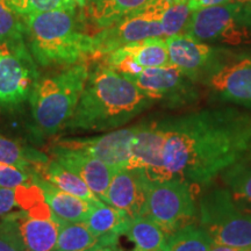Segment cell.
I'll list each match as a JSON object with an SVG mask.
<instances>
[{"label":"cell","instance_id":"1","mask_svg":"<svg viewBox=\"0 0 251 251\" xmlns=\"http://www.w3.org/2000/svg\"><path fill=\"white\" fill-rule=\"evenodd\" d=\"M165 179L208 185L228 168L251 161V113L208 108L162 120Z\"/></svg>","mask_w":251,"mask_h":251},{"label":"cell","instance_id":"2","mask_svg":"<svg viewBox=\"0 0 251 251\" xmlns=\"http://www.w3.org/2000/svg\"><path fill=\"white\" fill-rule=\"evenodd\" d=\"M153 102L129 78L106 64L98 65L89 72L77 107L64 127L86 131L117 129Z\"/></svg>","mask_w":251,"mask_h":251},{"label":"cell","instance_id":"3","mask_svg":"<svg viewBox=\"0 0 251 251\" xmlns=\"http://www.w3.org/2000/svg\"><path fill=\"white\" fill-rule=\"evenodd\" d=\"M29 51L39 64L70 65L93 54V37L78 27L75 13L64 9L24 17Z\"/></svg>","mask_w":251,"mask_h":251},{"label":"cell","instance_id":"4","mask_svg":"<svg viewBox=\"0 0 251 251\" xmlns=\"http://www.w3.org/2000/svg\"><path fill=\"white\" fill-rule=\"evenodd\" d=\"M89 72V65L80 61L37 80L29 101L34 122L41 133L54 135L67 125L77 107Z\"/></svg>","mask_w":251,"mask_h":251},{"label":"cell","instance_id":"5","mask_svg":"<svg viewBox=\"0 0 251 251\" xmlns=\"http://www.w3.org/2000/svg\"><path fill=\"white\" fill-rule=\"evenodd\" d=\"M198 219L215 244L251 248V209L238 202L227 187L212 188L202 194Z\"/></svg>","mask_w":251,"mask_h":251},{"label":"cell","instance_id":"6","mask_svg":"<svg viewBox=\"0 0 251 251\" xmlns=\"http://www.w3.org/2000/svg\"><path fill=\"white\" fill-rule=\"evenodd\" d=\"M184 34L206 43L241 46L251 42V9L236 2L192 12Z\"/></svg>","mask_w":251,"mask_h":251},{"label":"cell","instance_id":"7","mask_svg":"<svg viewBox=\"0 0 251 251\" xmlns=\"http://www.w3.org/2000/svg\"><path fill=\"white\" fill-rule=\"evenodd\" d=\"M144 216L168 235L196 224L198 207L191 184L177 179L150 181Z\"/></svg>","mask_w":251,"mask_h":251},{"label":"cell","instance_id":"8","mask_svg":"<svg viewBox=\"0 0 251 251\" xmlns=\"http://www.w3.org/2000/svg\"><path fill=\"white\" fill-rule=\"evenodd\" d=\"M172 0H151L146 7L128 14L93 35L92 56H106L121 47L162 37V18Z\"/></svg>","mask_w":251,"mask_h":251},{"label":"cell","instance_id":"9","mask_svg":"<svg viewBox=\"0 0 251 251\" xmlns=\"http://www.w3.org/2000/svg\"><path fill=\"white\" fill-rule=\"evenodd\" d=\"M170 64L183 72L194 83L207 84L228 63L243 55L231 50L214 47L184 33L165 39Z\"/></svg>","mask_w":251,"mask_h":251},{"label":"cell","instance_id":"10","mask_svg":"<svg viewBox=\"0 0 251 251\" xmlns=\"http://www.w3.org/2000/svg\"><path fill=\"white\" fill-rule=\"evenodd\" d=\"M153 101L169 108L193 105L199 99L196 83L174 65L143 69L134 76H126Z\"/></svg>","mask_w":251,"mask_h":251},{"label":"cell","instance_id":"11","mask_svg":"<svg viewBox=\"0 0 251 251\" xmlns=\"http://www.w3.org/2000/svg\"><path fill=\"white\" fill-rule=\"evenodd\" d=\"M39 79L36 61L26 43L8 46L0 58V107H12L29 99Z\"/></svg>","mask_w":251,"mask_h":251},{"label":"cell","instance_id":"12","mask_svg":"<svg viewBox=\"0 0 251 251\" xmlns=\"http://www.w3.org/2000/svg\"><path fill=\"white\" fill-rule=\"evenodd\" d=\"M136 129L137 125L93 137L64 139L58 141L56 146L85 153L115 169L127 168Z\"/></svg>","mask_w":251,"mask_h":251},{"label":"cell","instance_id":"13","mask_svg":"<svg viewBox=\"0 0 251 251\" xmlns=\"http://www.w3.org/2000/svg\"><path fill=\"white\" fill-rule=\"evenodd\" d=\"M164 139L162 120L137 125L130 161L126 169H141L150 181L166 180L163 166Z\"/></svg>","mask_w":251,"mask_h":251},{"label":"cell","instance_id":"14","mask_svg":"<svg viewBox=\"0 0 251 251\" xmlns=\"http://www.w3.org/2000/svg\"><path fill=\"white\" fill-rule=\"evenodd\" d=\"M150 180L141 169H117L103 202L125 212L129 218L144 216Z\"/></svg>","mask_w":251,"mask_h":251},{"label":"cell","instance_id":"15","mask_svg":"<svg viewBox=\"0 0 251 251\" xmlns=\"http://www.w3.org/2000/svg\"><path fill=\"white\" fill-rule=\"evenodd\" d=\"M222 101L251 109V57L241 56L215 74L206 84Z\"/></svg>","mask_w":251,"mask_h":251},{"label":"cell","instance_id":"16","mask_svg":"<svg viewBox=\"0 0 251 251\" xmlns=\"http://www.w3.org/2000/svg\"><path fill=\"white\" fill-rule=\"evenodd\" d=\"M52 153L55 161L79 176L91 191L103 201L117 169L94 157L58 146H55Z\"/></svg>","mask_w":251,"mask_h":251},{"label":"cell","instance_id":"17","mask_svg":"<svg viewBox=\"0 0 251 251\" xmlns=\"http://www.w3.org/2000/svg\"><path fill=\"white\" fill-rule=\"evenodd\" d=\"M17 221L25 251H55L59 227L51 213H29L27 211L12 214Z\"/></svg>","mask_w":251,"mask_h":251},{"label":"cell","instance_id":"18","mask_svg":"<svg viewBox=\"0 0 251 251\" xmlns=\"http://www.w3.org/2000/svg\"><path fill=\"white\" fill-rule=\"evenodd\" d=\"M34 184H36L42 191L43 199L48 205L50 213L61 224L63 222H85L94 206L102 202L92 203L64 192L35 172H34Z\"/></svg>","mask_w":251,"mask_h":251},{"label":"cell","instance_id":"19","mask_svg":"<svg viewBox=\"0 0 251 251\" xmlns=\"http://www.w3.org/2000/svg\"><path fill=\"white\" fill-rule=\"evenodd\" d=\"M129 220L130 218L125 212L102 201L94 206L87 216L85 225L98 238L100 247L115 249L119 238L127 230Z\"/></svg>","mask_w":251,"mask_h":251},{"label":"cell","instance_id":"20","mask_svg":"<svg viewBox=\"0 0 251 251\" xmlns=\"http://www.w3.org/2000/svg\"><path fill=\"white\" fill-rule=\"evenodd\" d=\"M151 0H87L86 14L100 29L107 28L128 14L146 7Z\"/></svg>","mask_w":251,"mask_h":251},{"label":"cell","instance_id":"21","mask_svg":"<svg viewBox=\"0 0 251 251\" xmlns=\"http://www.w3.org/2000/svg\"><path fill=\"white\" fill-rule=\"evenodd\" d=\"M59 190L92 203L101 201L79 176L63 166L57 161H49L36 172Z\"/></svg>","mask_w":251,"mask_h":251},{"label":"cell","instance_id":"22","mask_svg":"<svg viewBox=\"0 0 251 251\" xmlns=\"http://www.w3.org/2000/svg\"><path fill=\"white\" fill-rule=\"evenodd\" d=\"M134 244V251H164L168 234L147 216L131 218L125 233Z\"/></svg>","mask_w":251,"mask_h":251},{"label":"cell","instance_id":"23","mask_svg":"<svg viewBox=\"0 0 251 251\" xmlns=\"http://www.w3.org/2000/svg\"><path fill=\"white\" fill-rule=\"evenodd\" d=\"M122 54L133 58L141 68H163L170 64V56L165 39L152 37L121 47Z\"/></svg>","mask_w":251,"mask_h":251},{"label":"cell","instance_id":"24","mask_svg":"<svg viewBox=\"0 0 251 251\" xmlns=\"http://www.w3.org/2000/svg\"><path fill=\"white\" fill-rule=\"evenodd\" d=\"M100 247L85 222H63L55 251H89Z\"/></svg>","mask_w":251,"mask_h":251},{"label":"cell","instance_id":"25","mask_svg":"<svg viewBox=\"0 0 251 251\" xmlns=\"http://www.w3.org/2000/svg\"><path fill=\"white\" fill-rule=\"evenodd\" d=\"M0 162L30 171L34 165L37 172L48 163V157L33 149H26L14 141L0 135Z\"/></svg>","mask_w":251,"mask_h":251},{"label":"cell","instance_id":"26","mask_svg":"<svg viewBox=\"0 0 251 251\" xmlns=\"http://www.w3.org/2000/svg\"><path fill=\"white\" fill-rule=\"evenodd\" d=\"M214 242L200 226H186L168 235L164 251H209Z\"/></svg>","mask_w":251,"mask_h":251},{"label":"cell","instance_id":"27","mask_svg":"<svg viewBox=\"0 0 251 251\" xmlns=\"http://www.w3.org/2000/svg\"><path fill=\"white\" fill-rule=\"evenodd\" d=\"M220 177L238 202L251 206V161L230 166Z\"/></svg>","mask_w":251,"mask_h":251},{"label":"cell","instance_id":"28","mask_svg":"<svg viewBox=\"0 0 251 251\" xmlns=\"http://www.w3.org/2000/svg\"><path fill=\"white\" fill-rule=\"evenodd\" d=\"M24 18L15 13L6 0H0V45L14 46L25 42Z\"/></svg>","mask_w":251,"mask_h":251},{"label":"cell","instance_id":"29","mask_svg":"<svg viewBox=\"0 0 251 251\" xmlns=\"http://www.w3.org/2000/svg\"><path fill=\"white\" fill-rule=\"evenodd\" d=\"M6 1L15 13L23 18L29 14L54 11V9H64L75 13L77 6L75 0H6Z\"/></svg>","mask_w":251,"mask_h":251},{"label":"cell","instance_id":"30","mask_svg":"<svg viewBox=\"0 0 251 251\" xmlns=\"http://www.w3.org/2000/svg\"><path fill=\"white\" fill-rule=\"evenodd\" d=\"M31 185V184H30ZM27 186H21L18 188H6L0 187V216L11 214L15 208H23L24 211H34L33 207L36 206L39 202V198L41 190L37 192L35 196L31 197L30 199H25V194H26Z\"/></svg>","mask_w":251,"mask_h":251},{"label":"cell","instance_id":"31","mask_svg":"<svg viewBox=\"0 0 251 251\" xmlns=\"http://www.w3.org/2000/svg\"><path fill=\"white\" fill-rule=\"evenodd\" d=\"M191 14H192V11L187 4L172 1L162 18L163 39H168L176 34L183 33Z\"/></svg>","mask_w":251,"mask_h":251},{"label":"cell","instance_id":"32","mask_svg":"<svg viewBox=\"0 0 251 251\" xmlns=\"http://www.w3.org/2000/svg\"><path fill=\"white\" fill-rule=\"evenodd\" d=\"M34 183V172L0 162V187L19 188Z\"/></svg>","mask_w":251,"mask_h":251},{"label":"cell","instance_id":"33","mask_svg":"<svg viewBox=\"0 0 251 251\" xmlns=\"http://www.w3.org/2000/svg\"><path fill=\"white\" fill-rule=\"evenodd\" d=\"M0 251H25L18 224L12 215L0 222Z\"/></svg>","mask_w":251,"mask_h":251},{"label":"cell","instance_id":"34","mask_svg":"<svg viewBox=\"0 0 251 251\" xmlns=\"http://www.w3.org/2000/svg\"><path fill=\"white\" fill-rule=\"evenodd\" d=\"M231 0H190L187 2L188 7L192 12L198 11V9L207 8V7H214V6L226 5L230 2Z\"/></svg>","mask_w":251,"mask_h":251},{"label":"cell","instance_id":"35","mask_svg":"<svg viewBox=\"0 0 251 251\" xmlns=\"http://www.w3.org/2000/svg\"><path fill=\"white\" fill-rule=\"evenodd\" d=\"M209 251H251V248H236V247H228L221 246V244H213Z\"/></svg>","mask_w":251,"mask_h":251},{"label":"cell","instance_id":"36","mask_svg":"<svg viewBox=\"0 0 251 251\" xmlns=\"http://www.w3.org/2000/svg\"><path fill=\"white\" fill-rule=\"evenodd\" d=\"M231 1L242 5L243 7H246L248 9H251V0H231Z\"/></svg>","mask_w":251,"mask_h":251},{"label":"cell","instance_id":"37","mask_svg":"<svg viewBox=\"0 0 251 251\" xmlns=\"http://www.w3.org/2000/svg\"><path fill=\"white\" fill-rule=\"evenodd\" d=\"M89 251H117V250L113 249V248H109V247H96Z\"/></svg>","mask_w":251,"mask_h":251},{"label":"cell","instance_id":"38","mask_svg":"<svg viewBox=\"0 0 251 251\" xmlns=\"http://www.w3.org/2000/svg\"><path fill=\"white\" fill-rule=\"evenodd\" d=\"M75 1H76V4L79 6V7H85L87 0H75Z\"/></svg>","mask_w":251,"mask_h":251},{"label":"cell","instance_id":"39","mask_svg":"<svg viewBox=\"0 0 251 251\" xmlns=\"http://www.w3.org/2000/svg\"><path fill=\"white\" fill-rule=\"evenodd\" d=\"M7 48H8V46H6V45H0V58H1L2 54H4L6 50H7Z\"/></svg>","mask_w":251,"mask_h":251},{"label":"cell","instance_id":"40","mask_svg":"<svg viewBox=\"0 0 251 251\" xmlns=\"http://www.w3.org/2000/svg\"><path fill=\"white\" fill-rule=\"evenodd\" d=\"M172 1H175V2H181V4H187V2L190 1V0H172Z\"/></svg>","mask_w":251,"mask_h":251}]
</instances>
